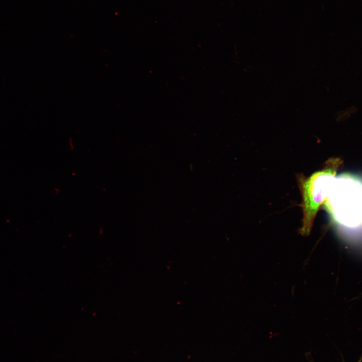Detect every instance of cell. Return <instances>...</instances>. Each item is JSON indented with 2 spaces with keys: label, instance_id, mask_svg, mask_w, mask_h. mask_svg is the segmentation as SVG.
I'll return each mask as SVG.
<instances>
[{
  "label": "cell",
  "instance_id": "1",
  "mask_svg": "<svg viewBox=\"0 0 362 362\" xmlns=\"http://www.w3.org/2000/svg\"><path fill=\"white\" fill-rule=\"evenodd\" d=\"M324 203L343 239L362 246V180L349 173L335 176Z\"/></svg>",
  "mask_w": 362,
  "mask_h": 362
},
{
  "label": "cell",
  "instance_id": "3",
  "mask_svg": "<svg viewBox=\"0 0 362 362\" xmlns=\"http://www.w3.org/2000/svg\"><path fill=\"white\" fill-rule=\"evenodd\" d=\"M362 361V356L360 357L358 361L357 362H361Z\"/></svg>",
  "mask_w": 362,
  "mask_h": 362
},
{
  "label": "cell",
  "instance_id": "2",
  "mask_svg": "<svg viewBox=\"0 0 362 362\" xmlns=\"http://www.w3.org/2000/svg\"><path fill=\"white\" fill-rule=\"evenodd\" d=\"M338 162L337 160L330 161L325 168L313 173L304 180L301 179L300 181L303 212L300 233L302 235L309 234L317 211L327 197L336 174Z\"/></svg>",
  "mask_w": 362,
  "mask_h": 362
}]
</instances>
